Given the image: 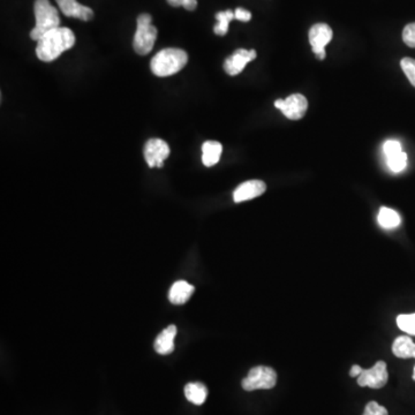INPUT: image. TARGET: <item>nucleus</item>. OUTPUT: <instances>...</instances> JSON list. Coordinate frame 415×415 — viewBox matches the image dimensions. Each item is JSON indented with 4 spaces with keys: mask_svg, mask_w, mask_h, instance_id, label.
I'll list each match as a JSON object with an SVG mask.
<instances>
[{
    "mask_svg": "<svg viewBox=\"0 0 415 415\" xmlns=\"http://www.w3.org/2000/svg\"><path fill=\"white\" fill-rule=\"evenodd\" d=\"M277 383V372L270 367L257 366L252 368L242 379V389L246 391L269 390Z\"/></svg>",
    "mask_w": 415,
    "mask_h": 415,
    "instance_id": "obj_5",
    "label": "nucleus"
},
{
    "mask_svg": "<svg viewBox=\"0 0 415 415\" xmlns=\"http://www.w3.org/2000/svg\"><path fill=\"white\" fill-rule=\"evenodd\" d=\"M389 168L394 173H399L406 168L407 165V155L405 153H400L398 155L392 156L387 158Z\"/></svg>",
    "mask_w": 415,
    "mask_h": 415,
    "instance_id": "obj_21",
    "label": "nucleus"
},
{
    "mask_svg": "<svg viewBox=\"0 0 415 415\" xmlns=\"http://www.w3.org/2000/svg\"><path fill=\"white\" fill-rule=\"evenodd\" d=\"M403 40L409 48H415V22L404 28Z\"/></svg>",
    "mask_w": 415,
    "mask_h": 415,
    "instance_id": "obj_25",
    "label": "nucleus"
},
{
    "mask_svg": "<svg viewBox=\"0 0 415 415\" xmlns=\"http://www.w3.org/2000/svg\"><path fill=\"white\" fill-rule=\"evenodd\" d=\"M389 374L387 363L379 361L370 370H363L357 377V384L372 389H381L388 383Z\"/></svg>",
    "mask_w": 415,
    "mask_h": 415,
    "instance_id": "obj_8",
    "label": "nucleus"
},
{
    "mask_svg": "<svg viewBox=\"0 0 415 415\" xmlns=\"http://www.w3.org/2000/svg\"><path fill=\"white\" fill-rule=\"evenodd\" d=\"M235 16L239 21L248 22L252 18V13L247 11V9H240L239 7V9L235 11Z\"/></svg>",
    "mask_w": 415,
    "mask_h": 415,
    "instance_id": "obj_27",
    "label": "nucleus"
},
{
    "mask_svg": "<svg viewBox=\"0 0 415 415\" xmlns=\"http://www.w3.org/2000/svg\"><path fill=\"white\" fill-rule=\"evenodd\" d=\"M177 336V327L171 324L166 329L163 330L156 338L155 350L158 355H171L174 350V338Z\"/></svg>",
    "mask_w": 415,
    "mask_h": 415,
    "instance_id": "obj_13",
    "label": "nucleus"
},
{
    "mask_svg": "<svg viewBox=\"0 0 415 415\" xmlns=\"http://www.w3.org/2000/svg\"><path fill=\"white\" fill-rule=\"evenodd\" d=\"M222 153H223V147L220 142L207 141L202 146V162L207 168H211L220 162Z\"/></svg>",
    "mask_w": 415,
    "mask_h": 415,
    "instance_id": "obj_15",
    "label": "nucleus"
},
{
    "mask_svg": "<svg viewBox=\"0 0 415 415\" xmlns=\"http://www.w3.org/2000/svg\"><path fill=\"white\" fill-rule=\"evenodd\" d=\"M266 185L262 180H249L242 183L233 193L235 203L249 201L262 195L266 192Z\"/></svg>",
    "mask_w": 415,
    "mask_h": 415,
    "instance_id": "obj_11",
    "label": "nucleus"
},
{
    "mask_svg": "<svg viewBox=\"0 0 415 415\" xmlns=\"http://www.w3.org/2000/svg\"><path fill=\"white\" fill-rule=\"evenodd\" d=\"M64 16L75 18L82 21H90L94 18V12L90 7L77 3V0H55Z\"/></svg>",
    "mask_w": 415,
    "mask_h": 415,
    "instance_id": "obj_12",
    "label": "nucleus"
},
{
    "mask_svg": "<svg viewBox=\"0 0 415 415\" xmlns=\"http://www.w3.org/2000/svg\"><path fill=\"white\" fill-rule=\"evenodd\" d=\"M216 18L218 20V25L215 26V34L218 35V36H224L229 31L230 22L235 18V12L231 9H227L224 12L217 13Z\"/></svg>",
    "mask_w": 415,
    "mask_h": 415,
    "instance_id": "obj_19",
    "label": "nucleus"
},
{
    "mask_svg": "<svg viewBox=\"0 0 415 415\" xmlns=\"http://www.w3.org/2000/svg\"><path fill=\"white\" fill-rule=\"evenodd\" d=\"M333 29L325 23H318L309 31V43L316 55V58L323 60L325 58V46L333 40Z\"/></svg>",
    "mask_w": 415,
    "mask_h": 415,
    "instance_id": "obj_7",
    "label": "nucleus"
},
{
    "mask_svg": "<svg viewBox=\"0 0 415 415\" xmlns=\"http://www.w3.org/2000/svg\"><path fill=\"white\" fill-rule=\"evenodd\" d=\"M34 12L36 25L31 31V40L40 41L46 33L60 27L58 9L52 6L49 0H36Z\"/></svg>",
    "mask_w": 415,
    "mask_h": 415,
    "instance_id": "obj_3",
    "label": "nucleus"
},
{
    "mask_svg": "<svg viewBox=\"0 0 415 415\" xmlns=\"http://www.w3.org/2000/svg\"><path fill=\"white\" fill-rule=\"evenodd\" d=\"M363 415H389L388 409L376 401H370L365 407Z\"/></svg>",
    "mask_w": 415,
    "mask_h": 415,
    "instance_id": "obj_24",
    "label": "nucleus"
},
{
    "mask_svg": "<svg viewBox=\"0 0 415 415\" xmlns=\"http://www.w3.org/2000/svg\"><path fill=\"white\" fill-rule=\"evenodd\" d=\"M275 107L283 112L287 119L299 120L307 112L308 101L301 94H292L286 99H277Z\"/></svg>",
    "mask_w": 415,
    "mask_h": 415,
    "instance_id": "obj_6",
    "label": "nucleus"
},
{
    "mask_svg": "<svg viewBox=\"0 0 415 415\" xmlns=\"http://www.w3.org/2000/svg\"><path fill=\"white\" fill-rule=\"evenodd\" d=\"M185 396L188 401L200 406L207 400L208 388L201 382H192L185 387Z\"/></svg>",
    "mask_w": 415,
    "mask_h": 415,
    "instance_id": "obj_16",
    "label": "nucleus"
},
{
    "mask_svg": "<svg viewBox=\"0 0 415 415\" xmlns=\"http://www.w3.org/2000/svg\"><path fill=\"white\" fill-rule=\"evenodd\" d=\"M362 372L363 370L360 366L355 365V366H352L351 370H350V376H351V377H359Z\"/></svg>",
    "mask_w": 415,
    "mask_h": 415,
    "instance_id": "obj_28",
    "label": "nucleus"
},
{
    "mask_svg": "<svg viewBox=\"0 0 415 415\" xmlns=\"http://www.w3.org/2000/svg\"><path fill=\"white\" fill-rule=\"evenodd\" d=\"M74 44L75 35L70 28H55L37 41L36 55L40 60L51 63L59 58L61 53L72 49Z\"/></svg>",
    "mask_w": 415,
    "mask_h": 415,
    "instance_id": "obj_1",
    "label": "nucleus"
},
{
    "mask_svg": "<svg viewBox=\"0 0 415 415\" xmlns=\"http://www.w3.org/2000/svg\"><path fill=\"white\" fill-rule=\"evenodd\" d=\"M394 355L400 359L415 357V343L409 336H400L392 344Z\"/></svg>",
    "mask_w": 415,
    "mask_h": 415,
    "instance_id": "obj_17",
    "label": "nucleus"
},
{
    "mask_svg": "<svg viewBox=\"0 0 415 415\" xmlns=\"http://www.w3.org/2000/svg\"><path fill=\"white\" fill-rule=\"evenodd\" d=\"M379 225L383 229H396L401 223V218L397 211L392 210L390 208L382 207L377 216Z\"/></svg>",
    "mask_w": 415,
    "mask_h": 415,
    "instance_id": "obj_18",
    "label": "nucleus"
},
{
    "mask_svg": "<svg viewBox=\"0 0 415 415\" xmlns=\"http://www.w3.org/2000/svg\"><path fill=\"white\" fill-rule=\"evenodd\" d=\"M153 18L149 14H141L138 18V27L135 31L133 48L135 52L140 55H147L157 38V29L151 25Z\"/></svg>",
    "mask_w": 415,
    "mask_h": 415,
    "instance_id": "obj_4",
    "label": "nucleus"
},
{
    "mask_svg": "<svg viewBox=\"0 0 415 415\" xmlns=\"http://www.w3.org/2000/svg\"><path fill=\"white\" fill-rule=\"evenodd\" d=\"M397 325L404 333L415 336V313L399 315L397 318Z\"/></svg>",
    "mask_w": 415,
    "mask_h": 415,
    "instance_id": "obj_20",
    "label": "nucleus"
},
{
    "mask_svg": "<svg viewBox=\"0 0 415 415\" xmlns=\"http://www.w3.org/2000/svg\"><path fill=\"white\" fill-rule=\"evenodd\" d=\"M194 291H195V287L187 283L186 281H176L168 292V300L173 305H183L190 299Z\"/></svg>",
    "mask_w": 415,
    "mask_h": 415,
    "instance_id": "obj_14",
    "label": "nucleus"
},
{
    "mask_svg": "<svg viewBox=\"0 0 415 415\" xmlns=\"http://www.w3.org/2000/svg\"><path fill=\"white\" fill-rule=\"evenodd\" d=\"M144 153L149 168H163L165 159L170 156V147L162 139H150L144 146Z\"/></svg>",
    "mask_w": 415,
    "mask_h": 415,
    "instance_id": "obj_9",
    "label": "nucleus"
},
{
    "mask_svg": "<svg viewBox=\"0 0 415 415\" xmlns=\"http://www.w3.org/2000/svg\"><path fill=\"white\" fill-rule=\"evenodd\" d=\"M383 150H384L387 158H388V157H392V156L394 155H398V153H403V150H401V144L396 140L387 141L384 144V147H383Z\"/></svg>",
    "mask_w": 415,
    "mask_h": 415,
    "instance_id": "obj_23",
    "label": "nucleus"
},
{
    "mask_svg": "<svg viewBox=\"0 0 415 415\" xmlns=\"http://www.w3.org/2000/svg\"><path fill=\"white\" fill-rule=\"evenodd\" d=\"M255 58H257L255 50H237L230 58L226 59L224 63V70L229 75L235 77L242 73L246 65Z\"/></svg>",
    "mask_w": 415,
    "mask_h": 415,
    "instance_id": "obj_10",
    "label": "nucleus"
},
{
    "mask_svg": "<svg viewBox=\"0 0 415 415\" xmlns=\"http://www.w3.org/2000/svg\"><path fill=\"white\" fill-rule=\"evenodd\" d=\"M188 63V55L186 51L176 48H168L157 52L151 59L150 68L156 77H171L180 72Z\"/></svg>",
    "mask_w": 415,
    "mask_h": 415,
    "instance_id": "obj_2",
    "label": "nucleus"
},
{
    "mask_svg": "<svg viewBox=\"0 0 415 415\" xmlns=\"http://www.w3.org/2000/svg\"><path fill=\"white\" fill-rule=\"evenodd\" d=\"M400 66H401V70H404V73L406 75L411 85L415 87V59L409 58V57L404 58L403 60L400 61Z\"/></svg>",
    "mask_w": 415,
    "mask_h": 415,
    "instance_id": "obj_22",
    "label": "nucleus"
},
{
    "mask_svg": "<svg viewBox=\"0 0 415 415\" xmlns=\"http://www.w3.org/2000/svg\"><path fill=\"white\" fill-rule=\"evenodd\" d=\"M413 379H414V381H415V367H414V370H413Z\"/></svg>",
    "mask_w": 415,
    "mask_h": 415,
    "instance_id": "obj_29",
    "label": "nucleus"
},
{
    "mask_svg": "<svg viewBox=\"0 0 415 415\" xmlns=\"http://www.w3.org/2000/svg\"><path fill=\"white\" fill-rule=\"evenodd\" d=\"M171 6L185 7L187 11H194L198 6V0H166Z\"/></svg>",
    "mask_w": 415,
    "mask_h": 415,
    "instance_id": "obj_26",
    "label": "nucleus"
}]
</instances>
